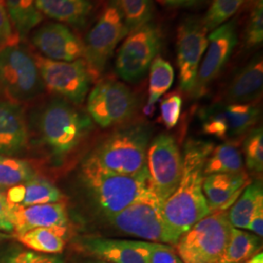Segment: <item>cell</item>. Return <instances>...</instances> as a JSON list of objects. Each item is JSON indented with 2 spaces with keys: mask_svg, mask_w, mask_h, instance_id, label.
I'll list each match as a JSON object with an SVG mask.
<instances>
[{
  "mask_svg": "<svg viewBox=\"0 0 263 263\" xmlns=\"http://www.w3.org/2000/svg\"><path fill=\"white\" fill-rule=\"evenodd\" d=\"M7 12L16 34L26 37L42 21L36 0H5Z\"/></svg>",
  "mask_w": 263,
  "mask_h": 263,
  "instance_id": "28",
  "label": "cell"
},
{
  "mask_svg": "<svg viewBox=\"0 0 263 263\" xmlns=\"http://www.w3.org/2000/svg\"><path fill=\"white\" fill-rule=\"evenodd\" d=\"M241 263H263V254L262 253H257L254 254V256H252L251 258H249L248 260H245Z\"/></svg>",
  "mask_w": 263,
  "mask_h": 263,
  "instance_id": "42",
  "label": "cell"
},
{
  "mask_svg": "<svg viewBox=\"0 0 263 263\" xmlns=\"http://www.w3.org/2000/svg\"><path fill=\"white\" fill-rule=\"evenodd\" d=\"M261 241L258 236L232 227L224 253L217 263H241L259 253Z\"/></svg>",
  "mask_w": 263,
  "mask_h": 263,
  "instance_id": "27",
  "label": "cell"
},
{
  "mask_svg": "<svg viewBox=\"0 0 263 263\" xmlns=\"http://www.w3.org/2000/svg\"><path fill=\"white\" fill-rule=\"evenodd\" d=\"M182 100L179 94H170L161 103V119L168 129H173L179 122Z\"/></svg>",
  "mask_w": 263,
  "mask_h": 263,
  "instance_id": "35",
  "label": "cell"
},
{
  "mask_svg": "<svg viewBox=\"0 0 263 263\" xmlns=\"http://www.w3.org/2000/svg\"><path fill=\"white\" fill-rule=\"evenodd\" d=\"M77 245L85 254L109 263H149L151 242L84 237Z\"/></svg>",
  "mask_w": 263,
  "mask_h": 263,
  "instance_id": "16",
  "label": "cell"
},
{
  "mask_svg": "<svg viewBox=\"0 0 263 263\" xmlns=\"http://www.w3.org/2000/svg\"><path fill=\"white\" fill-rule=\"evenodd\" d=\"M91 118L61 99L43 108L39 128L43 141L56 156L71 152L92 129Z\"/></svg>",
  "mask_w": 263,
  "mask_h": 263,
  "instance_id": "5",
  "label": "cell"
},
{
  "mask_svg": "<svg viewBox=\"0 0 263 263\" xmlns=\"http://www.w3.org/2000/svg\"><path fill=\"white\" fill-rule=\"evenodd\" d=\"M11 238H12V236L7 234V233H4V232H1V231H0V243L3 242V241L9 240Z\"/></svg>",
  "mask_w": 263,
  "mask_h": 263,
  "instance_id": "43",
  "label": "cell"
},
{
  "mask_svg": "<svg viewBox=\"0 0 263 263\" xmlns=\"http://www.w3.org/2000/svg\"><path fill=\"white\" fill-rule=\"evenodd\" d=\"M90 117L102 128H109L130 120L138 109V100L121 82L103 80L88 97Z\"/></svg>",
  "mask_w": 263,
  "mask_h": 263,
  "instance_id": "10",
  "label": "cell"
},
{
  "mask_svg": "<svg viewBox=\"0 0 263 263\" xmlns=\"http://www.w3.org/2000/svg\"><path fill=\"white\" fill-rule=\"evenodd\" d=\"M231 229L227 210L212 212L180 236L175 245L176 252L184 263H217Z\"/></svg>",
  "mask_w": 263,
  "mask_h": 263,
  "instance_id": "4",
  "label": "cell"
},
{
  "mask_svg": "<svg viewBox=\"0 0 263 263\" xmlns=\"http://www.w3.org/2000/svg\"><path fill=\"white\" fill-rule=\"evenodd\" d=\"M238 43L236 20L214 29L208 37L207 53L199 66L192 95L200 98L206 94L210 84L223 70Z\"/></svg>",
  "mask_w": 263,
  "mask_h": 263,
  "instance_id": "15",
  "label": "cell"
},
{
  "mask_svg": "<svg viewBox=\"0 0 263 263\" xmlns=\"http://www.w3.org/2000/svg\"><path fill=\"white\" fill-rule=\"evenodd\" d=\"M12 209L16 236L35 228H60L67 227L68 224L67 211L63 202Z\"/></svg>",
  "mask_w": 263,
  "mask_h": 263,
  "instance_id": "19",
  "label": "cell"
},
{
  "mask_svg": "<svg viewBox=\"0 0 263 263\" xmlns=\"http://www.w3.org/2000/svg\"><path fill=\"white\" fill-rule=\"evenodd\" d=\"M89 263H109L106 262V261H104V260H100V259H98V260H96V261H92V262Z\"/></svg>",
  "mask_w": 263,
  "mask_h": 263,
  "instance_id": "44",
  "label": "cell"
},
{
  "mask_svg": "<svg viewBox=\"0 0 263 263\" xmlns=\"http://www.w3.org/2000/svg\"><path fill=\"white\" fill-rule=\"evenodd\" d=\"M200 118L205 134L233 143L257 123L259 109L252 104H216L204 108Z\"/></svg>",
  "mask_w": 263,
  "mask_h": 263,
  "instance_id": "13",
  "label": "cell"
},
{
  "mask_svg": "<svg viewBox=\"0 0 263 263\" xmlns=\"http://www.w3.org/2000/svg\"><path fill=\"white\" fill-rule=\"evenodd\" d=\"M67 227L35 228L16 236L18 241L33 252L45 254H61L66 246Z\"/></svg>",
  "mask_w": 263,
  "mask_h": 263,
  "instance_id": "25",
  "label": "cell"
},
{
  "mask_svg": "<svg viewBox=\"0 0 263 263\" xmlns=\"http://www.w3.org/2000/svg\"><path fill=\"white\" fill-rule=\"evenodd\" d=\"M36 5L41 14L79 28H84L93 12L89 0H36Z\"/></svg>",
  "mask_w": 263,
  "mask_h": 263,
  "instance_id": "23",
  "label": "cell"
},
{
  "mask_svg": "<svg viewBox=\"0 0 263 263\" xmlns=\"http://www.w3.org/2000/svg\"><path fill=\"white\" fill-rule=\"evenodd\" d=\"M245 1L246 0H213L210 9L202 21L208 31L214 30L235 15Z\"/></svg>",
  "mask_w": 263,
  "mask_h": 263,
  "instance_id": "32",
  "label": "cell"
},
{
  "mask_svg": "<svg viewBox=\"0 0 263 263\" xmlns=\"http://www.w3.org/2000/svg\"><path fill=\"white\" fill-rule=\"evenodd\" d=\"M166 4L173 7H192L205 3L207 0H164Z\"/></svg>",
  "mask_w": 263,
  "mask_h": 263,
  "instance_id": "41",
  "label": "cell"
},
{
  "mask_svg": "<svg viewBox=\"0 0 263 263\" xmlns=\"http://www.w3.org/2000/svg\"><path fill=\"white\" fill-rule=\"evenodd\" d=\"M5 196L11 207H29L58 203L63 200V194L53 183L37 176L9 188Z\"/></svg>",
  "mask_w": 263,
  "mask_h": 263,
  "instance_id": "22",
  "label": "cell"
},
{
  "mask_svg": "<svg viewBox=\"0 0 263 263\" xmlns=\"http://www.w3.org/2000/svg\"><path fill=\"white\" fill-rule=\"evenodd\" d=\"M32 43L45 58L59 62H72L84 57V45L62 24H48L32 35Z\"/></svg>",
  "mask_w": 263,
  "mask_h": 263,
  "instance_id": "17",
  "label": "cell"
},
{
  "mask_svg": "<svg viewBox=\"0 0 263 263\" xmlns=\"http://www.w3.org/2000/svg\"><path fill=\"white\" fill-rule=\"evenodd\" d=\"M44 89L35 60L17 45L0 48V96L16 104L34 99Z\"/></svg>",
  "mask_w": 263,
  "mask_h": 263,
  "instance_id": "7",
  "label": "cell"
},
{
  "mask_svg": "<svg viewBox=\"0 0 263 263\" xmlns=\"http://www.w3.org/2000/svg\"><path fill=\"white\" fill-rule=\"evenodd\" d=\"M28 127L16 104L0 101V154L16 155L28 144Z\"/></svg>",
  "mask_w": 263,
  "mask_h": 263,
  "instance_id": "20",
  "label": "cell"
},
{
  "mask_svg": "<svg viewBox=\"0 0 263 263\" xmlns=\"http://www.w3.org/2000/svg\"><path fill=\"white\" fill-rule=\"evenodd\" d=\"M263 208L262 181L250 182L235 203L227 212L230 224L238 229H247L257 210Z\"/></svg>",
  "mask_w": 263,
  "mask_h": 263,
  "instance_id": "24",
  "label": "cell"
},
{
  "mask_svg": "<svg viewBox=\"0 0 263 263\" xmlns=\"http://www.w3.org/2000/svg\"><path fill=\"white\" fill-rule=\"evenodd\" d=\"M162 40L161 29L152 22L131 31L117 55V74L130 83L141 80L157 56Z\"/></svg>",
  "mask_w": 263,
  "mask_h": 263,
  "instance_id": "9",
  "label": "cell"
},
{
  "mask_svg": "<svg viewBox=\"0 0 263 263\" xmlns=\"http://www.w3.org/2000/svg\"><path fill=\"white\" fill-rule=\"evenodd\" d=\"M245 160L251 173L261 174L263 171L262 128L251 130L244 141Z\"/></svg>",
  "mask_w": 263,
  "mask_h": 263,
  "instance_id": "33",
  "label": "cell"
},
{
  "mask_svg": "<svg viewBox=\"0 0 263 263\" xmlns=\"http://www.w3.org/2000/svg\"><path fill=\"white\" fill-rule=\"evenodd\" d=\"M251 182L247 173L214 174L204 178L203 191L210 212L226 211Z\"/></svg>",
  "mask_w": 263,
  "mask_h": 263,
  "instance_id": "18",
  "label": "cell"
},
{
  "mask_svg": "<svg viewBox=\"0 0 263 263\" xmlns=\"http://www.w3.org/2000/svg\"><path fill=\"white\" fill-rule=\"evenodd\" d=\"M38 70L44 86L76 104H82L93 81L84 60L59 62L45 57H35Z\"/></svg>",
  "mask_w": 263,
  "mask_h": 263,
  "instance_id": "11",
  "label": "cell"
},
{
  "mask_svg": "<svg viewBox=\"0 0 263 263\" xmlns=\"http://www.w3.org/2000/svg\"><path fill=\"white\" fill-rule=\"evenodd\" d=\"M174 79L175 71L172 65L162 57H155L151 64L147 107H152L157 103L160 98L172 87Z\"/></svg>",
  "mask_w": 263,
  "mask_h": 263,
  "instance_id": "29",
  "label": "cell"
},
{
  "mask_svg": "<svg viewBox=\"0 0 263 263\" xmlns=\"http://www.w3.org/2000/svg\"><path fill=\"white\" fill-rule=\"evenodd\" d=\"M19 36L14 32L8 12L0 1V48L17 45Z\"/></svg>",
  "mask_w": 263,
  "mask_h": 263,
  "instance_id": "37",
  "label": "cell"
},
{
  "mask_svg": "<svg viewBox=\"0 0 263 263\" xmlns=\"http://www.w3.org/2000/svg\"><path fill=\"white\" fill-rule=\"evenodd\" d=\"M151 137V127L146 123L122 127L99 143L83 166L114 175H141L147 172L146 153Z\"/></svg>",
  "mask_w": 263,
  "mask_h": 263,
  "instance_id": "2",
  "label": "cell"
},
{
  "mask_svg": "<svg viewBox=\"0 0 263 263\" xmlns=\"http://www.w3.org/2000/svg\"><path fill=\"white\" fill-rule=\"evenodd\" d=\"M82 176L97 207L105 217L121 212L152 188L148 172L122 176L83 166Z\"/></svg>",
  "mask_w": 263,
  "mask_h": 263,
  "instance_id": "3",
  "label": "cell"
},
{
  "mask_svg": "<svg viewBox=\"0 0 263 263\" xmlns=\"http://www.w3.org/2000/svg\"><path fill=\"white\" fill-rule=\"evenodd\" d=\"M129 34L118 0H107L104 12L85 39V63L93 79L103 73L117 44Z\"/></svg>",
  "mask_w": 263,
  "mask_h": 263,
  "instance_id": "8",
  "label": "cell"
},
{
  "mask_svg": "<svg viewBox=\"0 0 263 263\" xmlns=\"http://www.w3.org/2000/svg\"><path fill=\"white\" fill-rule=\"evenodd\" d=\"M149 263H184L173 247L161 243H151Z\"/></svg>",
  "mask_w": 263,
  "mask_h": 263,
  "instance_id": "38",
  "label": "cell"
},
{
  "mask_svg": "<svg viewBox=\"0 0 263 263\" xmlns=\"http://www.w3.org/2000/svg\"><path fill=\"white\" fill-rule=\"evenodd\" d=\"M241 172H244L243 156L232 142H226L214 147L203 170L205 177L214 174H235Z\"/></svg>",
  "mask_w": 263,
  "mask_h": 263,
  "instance_id": "26",
  "label": "cell"
},
{
  "mask_svg": "<svg viewBox=\"0 0 263 263\" xmlns=\"http://www.w3.org/2000/svg\"><path fill=\"white\" fill-rule=\"evenodd\" d=\"M263 41V0H257L251 13L245 33L247 48L253 49L261 45Z\"/></svg>",
  "mask_w": 263,
  "mask_h": 263,
  "instance_id": "34",
  "label": "cell"
},
{
  "mask_svg": "<svg viewBox=\"0 0 263 263\" xmlns=\"http://www.w3.org/2000/svg\"><path fill=\"white\" fill-rule=\"evenodd\" d=\"M0 231L4 233L14 232L13 209L2 192H0Z\"/></svg>",
  "mask_w": 263,
  "mask_h": 263,
  "instance_id": "39",
  "label": "cell"
},
{
  "mask_svg": "<svg viewBox=\"0 0 263 263\" xmlns=\"http://www.w3.org/2000/svg\"><path fill=\"white\" fill-rule=\"evenodd\" d=\"M35 176L34 170L27 161L0 155V190L19 185Z\"/></svg>",
  "mask_w": 263,
  "mask_h": 263,
  "instance_id": "30",
  "label": "cell"
},
{
  "mask_svg": "<svg viewBox=\"0 0 263 263\" xmlns=\"http://www.w3.org/2000/svg\"><path fill=\"white\" fill-rule=\"evenodd\" d=\"M129 33L151 22L154 6L151 0H118Z\"/></svg>",
  "mask_w": 263,
  "mask_h": 263,
  "instance_id": "31",
  "label": "cell"
},
{
  "mask_svg": "<svg viewBox=\"0 0 263 263\" xmlns=\"http://www.w3.org/2000/svg\"><path fill=\"white\" fill-rule=\"evenodd\" d=\"M164 202L151 188L121 212L106 216L115 230L153 243L175 245L163 216Z\"/></svg>",
  "mask_w": 263,
  "mask_h": 263,
  "instance_id": "6",
  "label": "cell"
},
{
  "mask_svg": "<svg viewBox=\"0 0 263 263\" xmlns=\"http://www.w3.org/2000/svg\"><path fill=\"white\" fill-rule=\"evenodd\" d=\"M248 230L254 232V234L258 237L263 235V208L256 211L254 216L252 217L249 226L247 227Z\"/></svg>",
  "mask_w": 263,
  "mask_h": 263,
  "instance_id": "40",
  "label": "cell"
},
{
  "mask_svg": "<svg viewBox=\"0 0 263 263\" xmlns=\"http://www.w3.org/2000/svg\"><path fill=\"white\" fill-rule=\"evenodd\" d=\"M208 30L202 20L191 17L183 20L178 28V66L179 86L191 93L197 77L202 57L208 46Z\"/></svg>",
  "mask_w": 263,
  "mask_h": 263,
  "instance_id": "14",
  "label": "cell"
},
{
  "mask_svg": "<svg viewBox=\"0 0 263 263\" xmlns=\"http://www.w3.org/2000/svg\"><path fill=\"white\" fill-rule=\"evenodd\" d=\"M212 142L188 141L182 157L179 185L163 206V216L175 245L199 220L211 212L203 191L204 166L214 149Z\"/></svg>",
  "mask_w": 263,
  "mask_h": 263,
  "instance_id": "1",
  "label": "cell"
},
{
  "mask_svg": "<svg viewBox=\"0 0 263 263\" xmlns=\"http://www.w3.org/2000/svg\"><path fill=\"white\" fill-rule=\"evenodd\" d=\"M262 86V57L257 55L232 78L224 99L228 104H249L261 95Z\"/></svg>",
  "mask_w": 263,
  "mask_h": 263,
  "instance_id": "21",
  "label": "cell"
},
{
  "mask_svg": "<svg viewBox=\"0 0 263 263\" xmlns=\"http://www.w3.org/2000/svg\"><path fill=\"white\" fill-rule=\"evenodd\" d=\"M0 263H65V261L61 256H58L56 254L22 251L10 254Z\"/></svg>",
  "mask_w": 263,
  "mask_h": 263,
  "instance_id": "36",
  "label": "cell"
},
{
  "mask_svg": "<svg viewBox=\"0 0 263 263\" xmlns=\"http://www.w3.org/2000/svg\"><path fill=\"white\" fill-rule=\"evenodd\" d=\"M151 185L165 202L175 192L182 175V156L174 137L161 134L154 138L146 153Z\"/></svg>",
  "mask_w": 263,
  "mask_h": 263,
  "instance_id": "12",
  "label": "cell"
}]
</instances>
